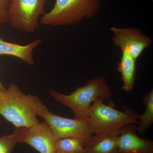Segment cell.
Wrapping results in <instances>:
<instances>
[{"label":"cell","instance_id":"obj_16","mask_svg":"<svg viewBox=\"0 0 153 153\" xmlns=\"http://www.w3.org/2000/svg\"><path fill=\"white\" fill-rule=\"evenodd\" d=\"M10 0H0V25L9 22Z\"/></svg>","mask_w":153,"mask_h":153},{"label":"cell","instance_id":"obj_9","mask_svg":"<svg viewBox=\"0 0 153 153\" xmlns=\"http://www.w3.org/2000/svg\"><path fill=\"white\" fill-rule=\"evenodd\" d=\"M135 124H129L121 129L117 139V153H153V142L137 135Z\"/></svg>","mask_w":153,"mask_h":153},{"label":"cell","instance_id":"obj_6","mask_svg":"<svg viewBox=\"0 0 153 153\" xmlns=\"http://www.w3.org/2000/svg\"><path fill=\"white\" fill-rule=\"evenodd\" d=\"M38 116L48 123L57 140L72 137L81 140L85 144L93 135L87 120L62 117L49 111L47 107L41 111Z\"/></svg>","mask_w":153,"mask_h":153},{"label":"cell","instance_id":"obj_13","mask_svg":"<svg viewBox=\"0 0 153 153\" xmlns=\"http://www.w3.org/2000/svg\"><path fill=\"white\" fill-rule=\"evenodd\" d=\"M143 102L146 108L145 112L139 115L140 120L138 126H137V131L139 134L145 132L153 123V89L145 96Z\"/></svg>","mask_w":153,"mask_h":153},{"label":"cell","instance_id":"obj_15","mask_svg":"<svg viewBox=\"0 0 153 153\" xmlns=\"http://www.w3.org/2000/svg\"><path fill=\"white\" fill-rule=\"evenodd\" d=\"M26 128H16L10 135L0 136V153H12L16 144L27 130Z\"/></svg>","mask_w":153,"mask_h":153},{"label":"cell","instance_id":"obj_4","mask_svg":"<svg viewBox=\"0 0 153 153\" xmlns=\"http://www.w3.org/2000/svg\"><path fill=\"white\" fill-rule=\"evenodd\" d=\"M100 7V0H56L53 8L44 14L40 23L54 26L76 25L84 18L94 17Z\"/></svg>","mask_w":153,"mask_h":153},{"label":"cell","instance_id":"obj_11","mask_svg":"<svg viewBox=\"0 0 153 153\" xmlns=\"http://www.w3.org/2000/svg\"><path fill=\"white\" fill-rule=\"evenodd\" d=\"M120 131L107 135L92 136L85 144L83 153H117V139Z\"/></svg>","mask_w":153,"mask_h":153},{"label":"cell","instance_id":"obj_18","mask_svg":"<svg viewBox=\"0 0 153 153\" xmlns=\"http://www.w3.org/2000/svg\"><path fill=\"white\" fill-rule=\"evenodd\" d=\"M5 92H3V91H0V100L4 96V94Z\"/></svg>","mask_w":153,"mask_h":153},{"label":"cell","instance_id":"obj_1","mask_svg":"<svg viewBox=\"0 0 153 153\" xmlns=\"http://www.w3.org/2000/svg\"><path fill=\"white\" fill-rule=\"evenodd\" d=\"M46 107L38 96L25 94L13 83L0 100V114L16 128H29L40 123L37 116Z\"/></svg>","mask_w":153,"mask_h":153},{"label":"cell","instance_id":"obj_19","mask_svg":"<svg viewBox=\"0 0 153 153\" xmlns=\"http://www.w3.org/2000/svg\"><path fill=\"white\" fill-rule=\"evenodd\" d=\"M56 153H57V152H56Z\"/></svg>","mask_w":153,"mask_h":153},{"label":"cell","instance_id":"obj_17","mask_svg":"<svg viewBox=\"0 0 153 153\" xmlns=\"http://www.w3.org/2000/svg\"><path fill=\"white\" fill-rule=\"evenodd\" d=\"M0 69H1V65H0ZM7 89H6L5 88L4 86L2 83L1 82V79H0V91H3V92H6Z\"/></svg>","mask_w":153,"mask_h":153},{"label":"cell","instance_id":"obj_12","mask_svg":"<svg viewBox=\"0 0 153 153\" xmlns=\"http://www.w3.org/2000/svg\"><path fill=\"white\" fill-rule=\"evenodd\" d=\"M120 61L117 64V69L122 75V89L126 92L132 91L136 78V60L128 51L123 50Z\"/></svg>","mask_w":153,"mask_h":153},{"label":"cell","instance_id":"obj_5","mask_svg":"<svg viewBox=\"0 0 153 153\" xmlns=\"http://www.w3.org/2000/svg\"><path fill=\"white\" fill-rule=\"evenodd\" d=\"M48 0H10L9 22L12 27L27 33L35 32L45 13Z\"/></svg>","mask_w":153,"mask_h":153},{"label":"cell","instance_id":"obj_14","mask_svg":"<svg viewBox=\"0 0 153 153\" xmlns=\"http://www.w3.org/2000/svg\"><path fill=\"white\" fill-rule=\"evenodd\" d=\"M85 143L72 137L59 139L56 140L55 150L59 153H83Z\"/></svg>","mask_w":153,"mask_h":153},{"label":"cell","instance_id":"obj_7","mask_svg":"<svg viewBox=\"0 0 153 153\" xmlns=\"http://www.w3.org/2000/svg\"><path fill=\"white\" fill-rule=\"evenodd\" d=\"M111 30L114 34L112 40L114 45L122 50H126L136 60L152 43V39L144 35L138 28L112 27Z\"/></svg>","mask_w":153,"mask_h":153},{"label":"cell","instance_id":"obj_8","mask_svg":"<svg viewBox=\"0 0 153 153\" xmlns=\"http://www.w3.org/2000/svg\"><path fill=\"white\" fill-rule=\"evenodd\" d=\"M56 140L49 124L44 120L27 129L19 143L30 145L40 153H56Z\"/></svg>","mask_w":153,"mask_h":153},{"label":"cell","instance_id":"obj_3","mask_svg":"<svg viewBox=\"0 0 153 153\" xmlns=\"http://www.w3.org/2000/svg\"><path fill=\"white\" fill-rule=\"evenodd\" d=\"M102 100H97L92 104L87 120L92 134L104 136L120 131L124 126L138 124L140 114L123 105V111L116 109L113 103L105 104Z\"/></svg>","mask_w":153,"mask_h":153},{"label":"cell","instance_id":"obj_10","mask_svg":"<svg viewBox=\"0 0 153 153\" xmlns=\"http://www.w3.org/2000/svg\"><path fill=\"white\" fill-rule=\"evenodd\" d=\"M42 41L38 39L27 45L23 46L10 43L0 38V55H9L19 58L30 65H34L33 51Z\"/></svg>","mask_w":153,"mask_h":153},{"label":"cell","instance_id":"obj_2","mask_svg":"<svg viewBox=\"0 0 153 153\" xmlns=\"http://www.w3.org/2000/svg\"><path fill=\"white\" fill-rule=\"evenodd\" d=\"M48 93L55 101L69 108L74 118L81 120L88 119L91 107L96 100L99 99L104 100L112 96L102 76L91 79L85 85L77 87L69 95L53 89H50Z\"/></svg>","mask_w":153,"mask_h":153}]
</instances>
